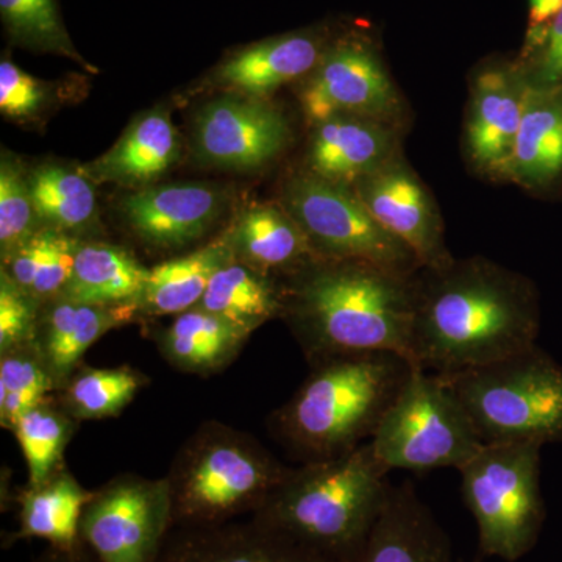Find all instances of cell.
Listing matches in <instances>:
<instances>
[{
    "label": "cell",
    "instance_id": "1",
    "mask_svg": "<svg viewBox=\"0 0 562 562\" xmlns=\"http://www.w3.org/2000/svg\"><path fill=\"white\" fill-rule=\"evenodd\" d=\"M541 306L535 283L483 257L416 273L409 360L450 375L538 346Z\"/></svg>",
    "mask_w": 562,
    "mask_h": 562
},
{
    "label": "cell",
    "instance_id": "2",
    "mask_svg": "<svg viewBox=\"0 0 562 562\" xmlns=\"http://www.w3.org/2000/svg\"><path fill=\"white\" fill-rule=\"evenodd\" d=\"M295 273L288 312L312 353L325 360L383 350L409 360L416 273L319 258Z\"/></svg>",
    "mask_w": 562,
    "mask_h": 562
},
{
    "label": "cell",
    "instance_id": "3",
    "mask_svg": "<svg viewBox=\"0 0 562 562\" xmlns=\"http://www.w3.org/2000/svg\"><path fill=\"white\" fill-rule=\"evenodd\" d=\"M414 364L395 351H364L321 360L281 414L284 436L317 461L371 441Z\"/></svg>",
    "mask_w": 562,
    "mask_h": 562
},
{
    "label": "cell",
    "instance_id": "4",
    "mask_svg": "<svg viewBox=\"0 0 562 562\" xmlns=\"http://www.w3.org/2000/svg\"><path fill=\"white\" fill-rule=\"evenodd\" d=\"M371 441L291 472L254 516L358 562L391 483Z\"/></svg>",
    "mask_w": 562,
    "mask_h": 562
},
{
    "label": "cell",
    "instance_id": "5",
    "mask_svg": "<svg viewBox=\"0 0 562 562\" xmlns=\"http://www.w3.org/2000/svg\"><path fill=\"white\" fill-rule=\"evenodd\" d=\"M439 376L484 446L562 442V364L541 347Z\"/></svg>",
    "mask_w": 562,
    "mask_h": 562
},
{
    "label": "cell",
    "instance_id": "6",
    "mask_svg": "<svg viewBox=\"0 0 562 562\" xmlns=\"http://www.w3.org/2000/svg\"><path fill=\"white\" fill-rule=\"evenodd\" d=\"M541 450L535 442L486 443L460 469L482 557L516 562L535 549L547 516Z\"/></svg>",
    "mask_w": 562,
    "mask_h": 562
},
{
    "label": "cell",
    "instance_id": "7",
    "mask_svg": "<svg viewBox=\"0 0 562 562\" xmlns=\"http://www.w3.org/2000/svg\"><path fill=\"white\" fill-rule=\"evenodd\" d=\"M371 446L390 472H425L443 468L460 471L484 443L441 376L414 366Z\"/></svg>",
    "mask_w": 562,
    "mask_h": 562
},
{
    "label": "cell",
    "instance_id": "8",
    "mask_svg": "<svg viewBox=\"0 0 562 562\" xmlns=\"http://www.w3.org/2000/svg\"><path fill=\"white\" fill-rule=\"evenodd\" d=\"M283 209L319 260L372 262L402 276L422 269L416 254L373 220L351 187L303 173L284 187Z\"/></svg>",
    "mask_w": 562,
    "mask_h": 562
},
{
    "label": "cell",
    "instance_id": "9",
    "mask_svg": "<svg viewBox=\"0 0 562 562\" xmlns=\"http://www.w3.org/2000/svg\"><path fill=\"white\" fill-rule=\"evenodd\" d=\"M290 473L255 450L216 443L172 494V525L224 522L244 508L257 512Z\"/></svg>",
    "mask_w": 562,
    "mask_h": 562
},
{
    "label": "cell",
    "instance_id": "10",
    "mask_svg": "<svg viewBox=\"0 0 562 562\" xmlns=\"http://www.w3.org/2000/svg\"><path fill=\"white\" fill-rule=\"evenodd\" d=\"M172 509L168 484L120 483L91 498L80 536L98 562H151L171 530Z\"/></svg>",
    "mask_w": 562,
    "mask_h": 562
},
{
    "label": "cell",
    "instance_id": "11",
    "mask_svg": "<svg viewBox=\"0 0 562 562\" xmlns=\"http://www.w3.org/2000/svg\"><path fill=\"white\" fill-rule=\"evenodd\" d=\"M351 188L373 220L416 254L422 269H442L454 260L435 198L401 150Z\"/></svg>",
    "mask_w": 562,
    "mask_h": 562
},
{
    "label": "cell",
    "instance_id": "12",
    "mask_svg": "<svg viewBox=\"0 0 562 562\" xmlns=\"http://www.w3.org/2000/svg\"><path fill=\"white\" fill-rule=\"evenodd\" d=\"M301 99L312 124L338 114H355L394 125L402 106L383 61L362 43L341 44L322 55Z\"/></svg>",
    "mask_w": 562,
    "mask_h": 562
},
{
    "label": "cell",
    "instance_id": "13",
    "mask_svg": "<svg viewBox=\"0 0 562 562\" xmlns=\"http://www.w3.org/2000/svg\"><path fill=\"white\" fill-rule=\"evenodd\" d=\"M151 562H353L279 527L247 522L179 524Z\"/></svg>",
    "mask_w": 562,
    "mask_h": 562
},
{
    "label": "cell",
    "instance_id": "14",
    "mask_svg": "<svg viewBox=\"0 0 562 562\" xmlns=\"http://www.w3.org/2000/svg\"><path fill=\"white\" fill-rule=\"evenodd\" d=\"M527 90L522 65L490 66L473 79L465 151L473 168L483 176L508 177Z\"/></svg>",
    "mask_w": 562,
    "mask_h": 562
},
{
    "label": "cell",
    "instance_id": "15",
    "mask_svg": "<svg viewBox=\"0 0 562 562\" xmlns=\"http://www.w3.org/2000/svg\"><path fill=\"white\" fill-rule=\"evenodd\" d=\"M288 140L286 120L265 102L228 95L210 102L199 114V154L220 168H261L286 147Z\"/></svg>",
    "mask_w": 562,
    "mask_h": 562
},
{
    "label": "cell",
    "instance_id": "16",
    "mask_svg": "<svg viewBox=\"0 0 562 562\" xmlns=\"http://www.w3.org/2000/svg\"><path fill=\"white\" fill-rule=\"evenodd\" d=\"M313 125L310 173L333 183L353 187L398 151L397 133L387 122L338 114Z\"/></svg>",
    "mask_w": 562,
    "mask_h": 562
},
{
    "label": "cell",
    "instance_id": "17",
    "mask_svg": "<svg viewBox=\"0 0 562 562\" xmlns=\"http://www.w3.org/2000/svg\"><path fill=\"white\" fill-rule=\"evenodd\" d=\"M358 562H461L449 536L409 482L390 487Z\"/></svg>",
    "mask_w": 562,
    "mask_h": 562
},
{
    "label": "cell",
    "instance_id": "18",
    "mask_svg": "<svg viewBox=\"0 0 562 562\" xmlns=\"http://www.w3.org/2000/svg\"><path fill=\"white\" fill-rule=\"evenodd\" d=\"M222 198L203 184H169L128 195L125 217L144 241L176 247L201 238L220 216Z\"/></svg>",
    "mask_w": 562,
    "mask_h": 562
},
{
    "label": "cell",
    "instance_id": "19",
    "mask_svg": "<svg viewBox=\"0 0 562 562\" xmlns=\"http://www.w3.org/2000/svg\"><path fill=\"white\" fill-rule=\"evenodd\" d=\"M531 192H549L562 180V85H528L522 122L508 177Z\"/></svg>",
    "mask_w": 562,
    "mask_h": 562
},
{
    "label": "cell",
    "instance_id": "20",
    "mask_svg": "<svg viewBox=\"0 0 562 562\" xmlns=\"http://www.w3.org/2000/svg\"><path fill=\"white\" fill-rule=\"evenodd\" d=\"M254 269L301 271L314 257L305 233L283 206L254 205L244 211L225 239Z\"/></svg>",
    "mask_w": 562,
    "mask_h": 562
},
{
    "label": "cell",
    "instance_id": "21",
    "mask_svg": "<svg viewBox=\"0 0 562 562\" xmlns=\"http://www.w3.org/2000/svg\"><path fill=\"white\" fill-rule=\"evenodd\" d=\"M179 149L171 117L154 111L135 122L109 154L92 162L90 173L103 181L146 183L171 168Z\"/></svg>",
    "mask_w": 562,
    "mask_h": 562
},
{
    "label": "cell",
    "instance_id": "22",
    "mask_svg": "<svg viewBox=\"0 0 562 562\" xmlns=\"http://www.w3.org/2000/svg\"><path fill=\"white\" fill-rule=\"evenodd\" d=\"M321 58L319 41L313 36H281L236 55L222 66L220 77L236 90L262 95L313 72Z\"/></svg>",
    "mask_w": 562,
    "mask_h": 562
},
{
    "label": "cell",
    "instance_id": "23",
    "mask_svg": "<svg viewBox=\"0 0 562 562\" xmlns=\"http://www.w3.org/2000/svg\"><path fill=\"white\" fill-rule=\"evenodd\" d=\"M147 276L149 271L127 251L103 244L80 246L61 295L65 301L81 305H120L140 299Z\"/></svg>",
    "mask_w": 562,
    "mask_h": 562
},
{
    "label": "cell",
    "instance_id": "24",
    "mask_svg": "<svg viewBox=\"0 0 562 562\" xmlns=\"http://www.w3.org/2000/svg\"><path fill=\"white\" fill-rule=\"evenodd\" d=\"M92 497L68 475L32 487L22 498L16 538H40L57 549H76L80 546L81 517Z\"/></svg>",
    "mask_w": 562,
    "mask_h": 562
},
{
    "label": "cell",
    "instance_id": "25",
    "mask_svg": "<svg viewBox=\"0 0 562 562\" xmlns=\"http://www.w3.org/2000/svg\"><path fill=\"white\" fill-rule=\"evenodd\" d=\"M233 251L225 241L210 244L205 249L177 258L147 276L140 301L155 314H181L201 303L214 273L232 261Z\"/></svg>",
    "mask_w": 562,
    "mask_h": 562
},
{
    "label": "cell",
    "instance_id": "26",
    "mask_svg": "<svg viewBox=\"0 0 562 562\" xmlns=\"http://www.w3.org/2000/svg\"><path fill=\"white\" fill-rule=\"evenodd\" d=\"M199 305L247 333L283 310L276 290L257 269L233 260L214 273Z\"/></svg>",
    "mask_w": 562,
    "mask_h": 562
},
{
    "label": "cell",
    "instance_id": "27",
    "mask_svg": "<svg viewBox=\"0 0 562 562\" xmlns=\"http://www.w3.org/2000/svg\"><path fill=\"white\" fill-rule=\"evenodd\" d=\"M125 306H95L63 301L54 306L47 321L44 353L52 372L68 373L92 344L120 324Z\"/></svg>",
    "mask_w": 562,
    "mask_h": 562
},
{
    "label": "cell",
    "instance_id": "28",
    "mask_svg": "<svg viewBox=\"0 0 562 562\" xmlns=\"http://www.w3.org/2000/svg\"><path fill=\"white\" fill-rule=\"evenodd\" d=\"M249 335L216 314L190 310L166 333V350L183 368L205 371L227 361Z\"/></svg>",
    "mask_w": 562,
    "mask_h": 562
},
{
    "label": "cell",
    "instance_id": "29",
    "mask_svg": "<svg viewBox=\"0 0 562 562\" xmlns=\"http://www.w3.org/2000/svg\"><path fill=\"white\" fill-rule=\"evenodd\" d=\"M79 249V244L60 232L35 233L7 258V273L32 299L52 297L65 291Z\"/></svg>",
    "mask_w": 562,
    "mask_h": 562
},
{
    "label": "cell",
    "instance_id": "30",
    "mask_svg": "<svg viewBox=\"0 0 562 562\" xmlns=\"http://www.w3.org/2000/svg\"><path fill=\"white\" fill-rule=\"evenodd\" d=\"M29 187L36 214L55 227H81L94 216V188L80 173L61 166H41L29 176Z\"/></svg>",
    "mask_w": 562,
    "mask_h": 562
},
{
    "label": "cell",
    "instance_id": "31",
    "mask_svg": "<svg viewBox=\"0 0 562 562\" xmlns=\"http://www.w3.org/2000/svg\"><path fill=\"white\" fill-rule=\"evenodd\" d=\"M14 431L27 461L32 487L49 482L68 441V422L40 405L18 422Z\"/></svg>",
    "mask_w": 562,
    "mask_h": 562
},
{
    "label": "cell",
    "instance_id": "32",
    "mask_svg": "<svg viewBox=\"0 0 562 562\" xmlns=\"http://www.w3.org/2000/svg\"><path fill=\"white\" fill-rule=\"evenodd\" d=\"M139 380L124 369H95L81 373L69 387L74 413L85 419H99L121 412L135 397Z\"/></svg>",
    "mask_w": 562,
    "mask_h": 562
},
{
    "label": "cell",
    "instance_id": "33",
    "mask_svg": "<svg viewBox=\"0 0 562 562\" xmlns=\"http://www.w3.org/2000/svg\"><path fill=\"white\" fill-rule=\"evenodd\" d=\"M0 11L18 38L77 58L55 0H0Z\"/></svg>",
    "mask_w": 562,
    "mask_h": 562
},
{
    "label": "cell",
    "instance_id": "34",
    "mask_svg": "<svg viewBox=\"0 0 562 562\" xmlns=\"http://www.w3.org/2000/svg\"><path fill=\"white\" fill-rule=\"evenodd\" d=\"M49 373L38 362L20 355H9L0 364V416L2 424L16 427L18 422L38 408L50 390Z\"/></svg>",
    "mask_w": 562,
    "mask_h": 562
},
{
    "label": "cell",
    "instance_id": "35",
    "mask_svg": "<svg viewBox=\"0 0 562 562\" xmlns=\"http://www.w3.org/2000/svg\"><path fill=\"white\" fill-rule=\"evenodd\" d=\"M35 205L29 179L13 161L3 157L0 168V246L3 257L24 246L35 235Z\"/></svg>",
    "mask_w": 562,
    "mask_h": 562
},
{
    "label": "cell",
    "instance_id": "36",
    "mask_svg": "<svg viewBox=\"0 0 562 562\" xmlns=\"http://www.w3.org/2000/svg\"><path fill=\"white\" fill-rule=\"evenodd\" d=\"M531 60L522 68L531 87L562 85V9L538 40L528 44Z\"/></svg>",
    "mask_w": 562,
    "mask_h": 562
},
{
    "label": "cell",
    "instance_id": "37",
    "mask_svg": "<svg viewBox=\"0 0 562 562\" xmlns=\"http://www.w3.org/2000/svg\"><path fill=\"white\" fill-rule=\"evenodd\" d=\"M32 297L5 271L0 281V347L3 351L29 338L32 330Z\"/></svg>",
    "mask_w": 562,
    "mask_h": 562
},
{
    "label": "cell",
    "instance_id": "38",
    "mask_svg": "<svg viewBox=\"0 0 562 562\" xmlns=\"http://www.w3.org/2000/svg\"><path fill=\"white\" fill-rule=\"evenodd\" d=\"M43 98L38 81L9 60L0 63V110L5 116H29Z\"/></svg>",
    "mask_w": 562,
    "mask_h": 562
},
{
    "label": "cell",
    "instance_id": "39",
    "mask_svg": "<svg viewBox=\"0 0 562 562\" xmlns=\"http://www.w3.org/2000/svg\"><path fill=\"white\" fill-rule=\"evenodd\" d=\"M562 0H530V29H528V44L542 35L547 25L560 13Z\"/></svg>",
    "mask_w": 562,
    "mask_h": 562
},
{
    "label": "cell",
    "instance_id": "40",
    "mask_svg": "<svg viewBox=\"0 0 562 562\" xmlns=\"http://www.w3.org/2000/svg\"><path fill=\"white\" fill-rule=\"evenodd\" d=\"M36 562H92L90 558L81 553L80 546L76 549L65 550L52 547V552L44 554L41 560Z\"/></svg>",
    "mask_w": 562,
    "mask_h": 562
}]
</instances>
